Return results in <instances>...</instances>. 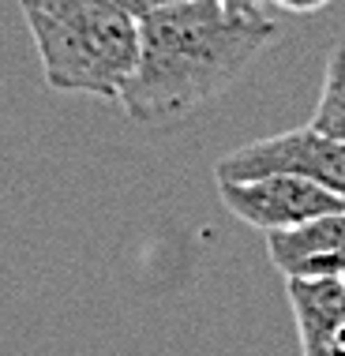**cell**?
<instances>
[{"label":"cell","instance_id":"obj_1","mask_svg":"<svg viewBox=\"0 0 345 356\" xmlns=\"http://www.w3.org/2000/svg\"><path fill=\"white\" fill-rule=\"evenodd\" d=\"M278 38L263 12H233L222 0H180L139 19V60L120 90L136 124L166 128L214 102Z\"/></svg>","mask_w":345,"mask_h":356},{"label":"cell","instance_id":"obj_2","mask_svg":"<svg viewBox=\"0 0 345 356\" xmlns=\"http://www.w3.org/2000/svg\"><path fill=\"white\" fill-rule=\"evenodd\" d=\"M53 90L117 98L139 60V19L117 0H19Z\"/></svg>","mask_w":345,"mask_h":356},{"label":"cell","instance_id":"obj_3","mask_svg":"<svg viewBox=\"0 0 345 356\" xmlns=\"http://www.w3.org/2000/svg\"><path fill=\"white\" fill-rule=\"evenodd\" d=\"M218 195L229 214H236L259 233H282V229H296L304 221L345 210L342 191L293 172H271L259 180H222Z\"/></svg>","mask_w":345,"mask_h":356},{"label":"cell","instance_id":"obj_4","mask_svg":"<svg viewBox=\"0 0 345 356\" xmlns=\"http://www.w3.org/2000/svg\"><path fill=\"white\" fill-rule=\"evenodd\" d=\"M218 184L222 180H259L271 172H293V177L319 180L345 195V143L319 136L315 128H293L271 139L244 143L241 150L218 161Z\"/></svg>","mask_w":345,"mask_h":356},{"label":"cell","instance_id":"obj_5","mask_svg":"<svg viewBox=\"0 0 345 356\" xmlns=\"http://www.w3.org/2000/svg\"><path fill=\"white\" fill-rule=\"evenodd\" d=\"M271 263L289 277H342L345 274V210L304 221L296 229L266 233Z\"/></svg>","mask_w":345,"mask_h":356},{"label":"cell","instance_id":"obj_6","mask_svg":"<svg viewBox=\"0 0 345 356\" xmlns=\"http://www.w3.org/2000/svg\"><path fill=\"white\" fill-rule=\"evenodd\" d=\"M285 296L300 334V356H345L342 277H289Z\"/></svg>","mask_w":345,"mask_h":356},{"label":"cell","instance_id":"obj_7","mask_svg":"<svg viewBox=\"0 0 345 356\" xmlns=\"http://www.w3.org/2000/svg\"><path fill=\"white\" fill-rule=\"evenodd\" d=\"M308 128H315L319 136H327L334 143H345V45H334L327 56L323 90H319Z\"/></svg>","mask_w":345,"mask_h":356},{"label":"cell","instance_id":"obj_8","mask_svg":"<svg viewBox=\"0 0 345 356\" xmlns=\"http://www.w3.org/2000/svg\"><path fill=\"white\" fill-rule=\"evenodd\" d=\"M117 4L124 8V12H131L136 19H143V15L161 12V8H169V4H180V0H117Z\"/></svg>","mask_w":345,"mask_h":356},{"label":"cell","instance_id":"obj_9","mask_svg":"<svg viewBox=\"0 0 345 356\" xmlns=\"http://www.w3.org/2000/svg\"><path fill=\"white\" fill-rule=\"evenodd\" d=\"M278 8H285V12H296V15H308V12H319V8H327L330 0H274Z\"/></svg>","mask_w":345,"mask_h":356},{"label":"cell","instance_id":"obj_10","mask_svg":"<svg viewBox=\"0 0 345 356\" xmlns=\"http://www.w3.org/2000/svg\"><path fill=\"white\" fill-rule=\"evenodd\" d=\"M222 4H229L233 12H259V0H222Z\"/></svg>","mask_w":345,"mask_h":356},{"label":"cell","instance_id":"obj_11","mask_svg":"<svg viewBox=\"0 0 345 356\" xmlns=\"http://www.w3.org/2000/svg\"><path fill=\"white\" fill-rule=\"evenodd\" d=\"M342 285H345V274H342Z\"/></svg>","mask_w":345,"mask_h":356}]
</instances>
